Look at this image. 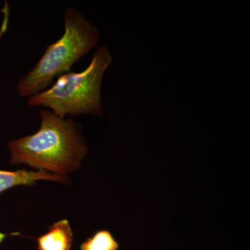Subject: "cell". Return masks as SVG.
<instances>
[{
  "label": "cell",
  "mask_w": 250,
  "mask_h": 250,
  "mask_svg": "<svg viewBox=\"0 0 250 250\" xmlns=\"http://www.w3.org/2000/svg\"><path fill=\"white\" fill-rule=\"evenodd\" d=\"M63 16L64 34L47 46L34 67L18 81L16 92L21 98H29L48 88L98 45L100 31L79 10L68 6Z\"/></svg>",
  "instance_id": "2"
},
{
  "label": "cell",
  "mask_w": 250,
  "mask_h": 250,
  "mask_svg": "<svg viewBox=\"0 0 250 250\" xmlns=\"http://www.w3.org/2000/svg\"><path fill=\"white\" fill-rule=\"evenodd\" d=\"M72 243L73 231L65 219L54 223L47 232L37 238L38 250H70Z\"/></svg>",
  "instance_id": "5"
},
{
  "label": "cell",
  "mask_w": 250,
  "mask_h": 250,
  "mask_svg": "<svg viewBox=\"0 0 250 250\" xmlns=\"http://www.w3.org/2000/svg\"><path fill=\"white\" fill-rule=\"evenodd\" d=\"M119 248V243L107 229L98 230L80 246L81 250H118Z\"/></svg>",
  "instance_id": "6"
},
{
  "label": "cell",
  "mask_w": 250,
  "mask_h": 250,
  "mask_svg": "<svg viewBox=\"0 0 250 250\" xmlns=\"http://www.w3.org/2000/svg\"><path fill=\"white\" fill-rule=\"evenodd\" d=\"M16 235H20L19 233H4L0 231V245L5 241L6 238L9 236H16Z\"/></svg>",
  "instance_id": "7"
},
{
  "label": "cell",
  "mask_w": 250,
  "mask_h": 250,
  "mask_svg": "<svg viewBox=\"0 0 250 250\" xmlns=\"http://www.w3.org/2000/svg\"><path fill=\"white\" fill-rule=\"evenodd\" d=\"M112 60L109 49L101 46L84 70L61 75L48 88L28 98V106L45 108L62 118L85 114L103 116L102 84Z\"/></svg>",
  "instance_id": "3"
},
{
  "label": "cell",
  "mask_w": 250,
  "mask_h": 250,
  "mask_svg": "<svg viewBox=\"0 0 250 250\" xmlns=\"http://www.w3.org/2000/svg\"><path fill=\"white\" fill-rule=\"evenodd\" d=\"M41 180L69 183V179L65 176L49 173L47 171L0 170V194L18 186L33 187L37 181Z\"/></svg>",
  "instance_id": "4"
},
{
  "label": "cell",
  "mask_w": 250,
  "mask_h": 250,
  "mask_svg": "<svg viewBox=\"0 0 250 250\" xmlns=\"http://www.w3.org/2000/svg\"><path fill=\"white\" fill-rule=\"evenodd\" d=\"M39 116L41 126L35 134L7 143L10 164H26L60 176L76 170L89 149L79 125L49 109H41Z\"/></svg>",
  "instance_id": "1"
}]
</instances>
